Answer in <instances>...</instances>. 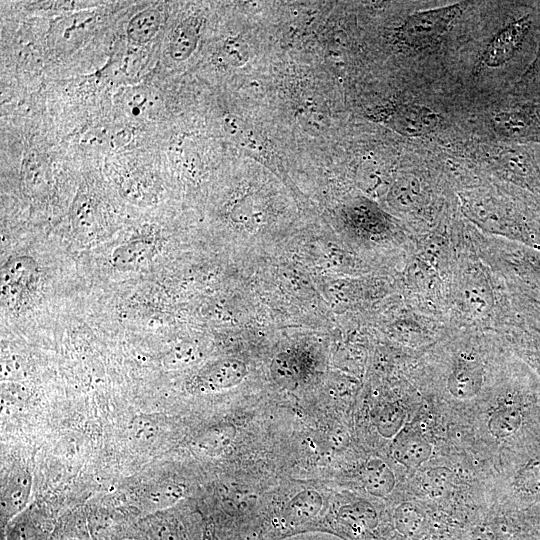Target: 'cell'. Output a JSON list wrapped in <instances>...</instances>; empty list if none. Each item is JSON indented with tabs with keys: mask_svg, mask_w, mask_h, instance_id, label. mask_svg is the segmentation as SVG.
Listing matches in <instances>:
<instances>
[{
	"mask_svg": "<svg viewBox=\"0 0 540 540\" xmlns=\"http://www.w3.org/2000/svg\"><path fill=\"white\" fill-rule=\"evenodd\" d=\"M154 251V245L144 240H134L119 247L113 255L116 267H132L147 260Z\"/></svg>",
	"mask_w": 540,
	"mask_h": 540,
	"instance_id": "27",
	"label": "cell"
},
{
	"mask_svg": "<svg viewBox=\"0 0 540 540\" xmlns=\"http://www.w3.org/2000/svg\"><path fill=\"white\" fill-rule=\"evenodd\" d=\"M83 506L92 540H134L143 516L129 502L101 498Z\"/></svg>",
	"mask_w": 540,
	"mask_h": 540,
	"instance_id": "5",
	"label": "cell"
},
{
	"mask_svg": "<svg viewBox=\"0 0 540 540\" xmlns=\"http://www.w3.org/2000/svg\"><path fill=\"white\" fill-rule=\"evenodd\" d=\"M503 137L519 142H540V115L531 108L501 112L494 117Z\"/></svg>",
	"mask_w": 540,
	"mask_h": 540,
	"instance_id": "17",
	"label": "cell"
},
{
	"mask_svg": "<svg viewBox=\"0 0 540 540\" xmlns=\"http://www.w3.org/2000/svg\"><path fill=\"white\" fill-rule=\"evenodd\" d=\"M498 333L540 375V322L516 309Z\"/></svg>",
	"mask_w": 540,
	"mask_h": 540,
	"instance_id": "9",
	"label": "cell"
},
{
	"mask_svg": "<svg viewBox=\"0 0 540 540\" xmlns=\"http://www.w3.org/2000/svg\"><path fill=\"white\" fill-rule=\"evenodd\" d=\"M532 26L530 14L507 24L488 44L482 56V63L487 67H500L509 62L523 47Z\"/></svg>",
	"mask_w": 540,
	"mask_h": 540,
	"instance_id": "10",
	"label": "cell"
},
{
	"mask_svg": "<svg viewBox=\"0 0 540 540\" xmlns=\"http://www.w3.org/2000/svg\"><path fill=\"white\" fill-rule=\"evenodd\" d=\"M200 518L181 502L139 519L134 540H202Z\"/></svg>",
	"mask_w": 540,
	"mask_h": 540,
	"instance_id": "6",
	"label": "cell"
},
{
	"mask_svg": "<svg viewBox=\"0 0 540 540\" xmlns=\"http://www.w3.org/2000/svg\"><path fill=\"white\" fill-rule=\"evenodd\" d=\"M432 454L431 443L410 426L403 427L395 436L392 455L396 461L409 469H417Z\"/></svg>",
	"mask_w": 540,
	"mask_h": 540,
	"instance_id": "20",
	"label": "cell"
},
{
	"mask_svg": "<svg viewBox=\"0 0 540 540\" xmlns=\"http://www.w3.org/2000/svg\"><path fill=\"white\" fill-rule=\"evenodd\" d=\"M160 26V14L156 9L148 8L136 14L128 23L129 38L138 43L151 40Z\"/></svg>",
	"mask_w": 540,
	"mask_h": 540,
	"instance_id": "26",
	"label": "cell"
},
{
	"mask_svg": "<svg viewBox=\"0 0 540 540\" xmlns=\"http://www.w3.org/2000/svg\"><path fill=\"white\" fill-rule=\"evenodd\" d=\"M451 471L445 467L420 469L413 477V491L422 497L443 496L450 485Z\"/></svg>",
	"mask_w": 540,
	"mask_h": 540,
	"instance_id": "24",
	"label": "cell"
},
{
	"mask_svg": "<svg viewBox=\"0 0 540 540\" xmlns=\"http://www.w3.org/2000/svg\"><path fill=\"white\" fill-rule=\"evenodd\" d=\"M199 35V22L189 18L172 32L169 42L170 56L176 61L187 59L194 51Z\"/></svg>",
	"mask_w": 540,
	"mask_h": 540,
	"instance_id": "25",
	"label": "cell"
},
{
	"mask_svg": "<svg viewBox=\"0 0 540 540\" xmlns=\"http://www.w3.org/2000/svg\"><path fill=\"white\" fill-rule=\"evenodd\" d=\"M38 279V266L29 256L9 259L2 270V296L10 306H16L29 294Z\"/></svg>",
	"mask_w": 540,
	"mask_h": 540,
	"instance_id": "16",
	"label": "cell"
},
{
	"mask_svg": "<svg viewBox=\"0 0 540 540\" xmlns=\"http://www.w3.org/2000/svg\"><path fill=\"white\" fill-rule=\"evenodd\" d=\"M328 523L332 532L350 540H361L376 528L378 516L369 502L357 500L341 506Z\"/></svg>",
	"mask_w": 540,
	"mask_h": 540,
	"instance_id": "14",
	"label": "cell"
},
{
	"mask_svg": "<svg viewBox=\"0 0 540 540\" xmlns=\"http://www.w3.org/2000/svg\"><path fill=\"white\" fill-rule=\"evenodd\" d=\"M455 260L445 316L452 329L498 332L514 313L503 280L478 254L469 227L452 228Z\"/></svg>",
	"mask_w": 540,
	"mask_h": 540,
	"instance_id": "1",
	"label": "cell"
},
{
	"mask_svg": "<svg viewBox=\"0 0 540 540\" xmlns=\"http://www.w3.org/2000/svg\"><path fill=\"white\" fill-rule=\"evenodd\" d=\"M202 540H234V538L228 531L208 520L204 526Z\"/></svg>",
	"mask_w": 540,
	"mask_h": 540,
	"instance_id": "30",
	"label": "cell"
},
{
	"mask_svg": "<svg viewBox=\"0 0 540 540\" xmlns=\"http://www.w3.org/2000/svg\"><path fill=\"white\" fill-rule=\"evenodd\" d=\"M313 364L314 356L308 349L295 347L278 355L274 367L282 378L300 379L311 372Z\"/></svg>",
	"mask_w": 540,
	"mask_h": 540,
	"instance_id": "23",
	"label": "cell"
},
{
	"mask_svg": "<svg viewBox=\"0 0 540 540\" xmlns=\"http://www.w3.org/2000/svg\"><path fill=\"white\" fill-rule=\"evenodd\" d=\"M383 122L406 137H422L438 127L440 116L427 106L402 103L388 111Z\"/></svg>",
	"mask_w": 540,
	"mask_h": 540,
	"instance_id": "12",
	"label": "cell"
},
{
	"mask_svg": "<svg viewBox=\"0 0 540 540\" xmlns=\"http://www.w3.org/2000/svg\"><path fill=\"white\" fill-rule=\"evenodd\" d=\"M465 7L463 2L413 14L399 28L397 37L412 49L429 47L447 32Z\"/></svg>",
	"mask_w": 540,
	"mask_h": 540,
	"instance_id": "7",
	"label": "cell"
},
{
	"mask_svg": "<svg viewBox=\"0 0 540 540\" xmlns=\"http://www.w3.org/2000/svg\"><path fill=\"white\" fill-rule=\"evenodd\" d=\"M247 374L246 365L237 359H222L203 368L195 378L202 391H219L238 385Z\"/></svg>",
	"mask_w": 540,
	"mask_h": 540,
	"instance_id": "19",
	"label": "cell"
},
{
	"mask_svg": "<svg viewBox=\"0 0 540 540\" xmlns=\"http://www.w3.org/2000/svg\"><path fill=\"white\" fill-rule=\"evenodd\" d=\"M480 257L509 292L540 301V251L469 228Z\"/></svg>",
	"mask_w": 540,
	"mask_h": 540,
	"instance_id": "3",
	"label": "cell"
},
{
	"mask_svg": "<svg viewBox=\"0 0 540 540\" xmlns=\"http://www.w3.org/2000/svg\"><path fill=\"white\" fill-rule=\"evenodd\" d=\"M491 166L497 177L540 201V167L528 147L514 145L503 149Z\"/></svg>",
	"mask_w": 540,
	"mask_h": 540,
	"instance_id": "8",
	"label": "cell"
},
{
	"mask_svg": "<svg viewBox=\"0 0 540 540\" xmlns=\"http://www.w3.org/2000/svg\"><path fill=\"white\" fill-rule=\"evenodd\" d=\"M324 506L321 494L315 490H303L293 496L277 519L274 539L313 526Z\"/></svg>",
	"mask_w": 540,
	"mask_h": 540,
	"instance_id": "11",
	"label": "cell"
},
{
	"mask_svg": "<svg viewBox=\"0 0 540 540\" xmlns=\"http://www.w3.org/2000/svg\"><path fill=\"white\" fill-rule=\"evenodd\" d=\"M31 484L30 472L23 464L11 466L5 472L1 483V532L28 507Z\"/></svg>",
	"mask_w": 540,
	"mask_h": 540,
	"instance_id": "15",
	"label": "cell"
},
{
	"mask_svg": "<svg viewBox=\"0 0 540 540\" xmlns=\"http://www.w3.org/2000/svg\"><path fill=\"white\" fill-rule=\"evenodd\" d=\"M49 540H92L84 506L62 513L55 522Z\"/></svg>",
	"mask_w": 540,
	"mask_h": 540,
	"instance_id": "21",
	"label": "cell"
},
{
	"mask_svg": "<svg viewBox=\"0 0 540 540\" xmlns=\"http://www.w3.org/2000/svg\"><path fill=\"white\" fill-rule=\"evenodd\" d=\"M224 53L236 60L244 61L246 59L247 52L241 47V44L237 41L228 40L224 45Z\"/></svg>",
	"mask_w": 540,
	"mask_h": 540,
	"instance_id": "31",
	"label": "cell"
},
{
	"mask_svg": "<svg viewBox=\"0 0 540 540\" xmlns=\"http://www.w3.org/2000/svg\"><path fill=\"white\" fill-rule=\"evenodd\" d=\"M458 195L462 214L479 231L540 251V216L523 202L486 190Z\"/></svg>",
	"mask_w": 540,
	"mask_h": 540,
	"instance_id": "2",
	"label": "cell"
},
{
	"mask_svg": "<svg viewBox=\"0 0 540 540\" xmlns=\"http://www.w3.org/2000/svg\"><path fill=\"white\" fill-rule=\"evenodd\" d=\"M510 295L516 309L540 322V301L515 293H510Z\"/></svg>",
	"mask_w": 540,
	"mask_h": 540,
	"instance_id": "29",
	"label": "cell"
},
{
	"mask_svg": "<svg viewBox=\"0 0 540 540\" xmlns=\"http://www.w3.org/2000/svg\"><path fill=\"white\" fill-rule=\"evenodd\" d=\"M404 420V409L398 403H388L378 413L377 429L382 436L391 438L403 428Z\"/></svg>",
	"mask_w": 540,
	"mask_h": 540,
	"instance_id": "28",
	"label": "cell"
},
{
	"mask_svg": "<svg viewBox=\"0 0 540 540\" xmlns=\"http://www.w3.org/2000/svg\"><path fill=\"white\" fill-rule=\"evenodd\" d=\"M430 201L424 184L414 175H405L396 180L390 188L388 202L402 214H422Z\"/></svg>",
	"mask_w": 540,
	"mask_h": 540,
	"instance_id": "18",
	"label": "cell"
},
{
	"mask_svg": "<svg viewBox=\"0 0 540 540\" xmlns=\"http://www.w3.org/2000/svg\"><path fill=\"white\" fill-rule=\"evenodd\" d=\"M342 220L348 236L365 248H395L409 254L415 236H408L392 218L375 203L358 198L342 211Z\"/></svg>",
	"mask_w": 540,
	"mask_h": 540,
	"instance_id": "4",
	"label": "cell"
},
{
	"mask_svg": "<svg viewBox=\"0 0 540 540\" xmlns=\"http://www.w3.org/2000/svg\"><path fill=\"white\" fill-rule=\"evenodd\" d=\"M59 515L33 504L12 519L1 532V540H49Z\"/></svg>",
	"mask_w": 540,
	"mask_h": 540,
	"instance_id": "13",
	"label": "cell"
},
{
	"mask_svg": "<svg viewBox=\"0 0 540 540\" xmlns=\"http://www.w3.org/2000/svg\"><path fill=\"white\" fill-rule=\"evenodd\" d=\"M362 482L369 494L385 497L394 489L396 478L386 462L379 458H371L364 467Z\"/></svg>",
	"mask_w": 540,
	"mask_h": 540,
	"instance_id": "22",
	"label": "cell"
}]
</instances>
